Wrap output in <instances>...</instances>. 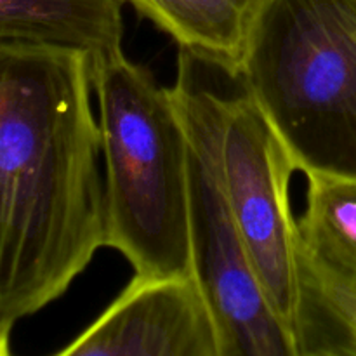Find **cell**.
<instances>
[{"mask_svg":"<svg viewBox=\"0 0 356 356\" xmlns=\"http://www.w3.org/2000/svg\"><path fill=\"white\" fill-rule=\"evenodd\" d=\"M92 58L0 40V325L61 298L104 247Z\"/></svg>","mask_w":356,"mask_h":356,"instance_id":"6da1fadb","label":"cell"},{"mask_svg":"<svg viewBox=\"0 0 356 356\" xmlns=\"http://www.w3.org/2000/svg\"><path fill=\"white\" fill-rule=\"evenodd\" d=\"M104 163V247L138 277L191 275L188 132L172 87L124 49L92 59Z\"/></svg>","mask_w":356,"mask_h":356,"instance_id":"7a4b0ae2","label":"cell"},{"mask_svg":"<svg viewBox=\"0 0 356 356\" xmlns=\"http://www.w3.org/2000/svg\"><path fill=\"white\" fill-rule=\"evenodd\" d=\"M238 72L296 169L356 179V0H263Z\"/></svg>","mask_w":356,"mask_h":356,"instance_id":"3957f363","label":"cell"},{"mask_svg":"<svg viewBox=\"0 0 356 356\" xmlns=\"http://www.w3.org/2000/svg\"><path fill=\"white\" fill-rule=\"evenodd\" d=\"M238 79L236 66L179 49L172 90L188 132L191 275L214 316L219 356H298L257 278L222 183V117Z\"/></svg>","mask_w":356,"mask_h":356,"instance_id":"277c9868","label":"cell"},{"mask_svg":"<svg viewBox=\"0 0 356 356\" xmlns=\"http://www.w3.org/2000/svg\"><path fill=\"white\" fill-rule=\"evenodd\" d=\"M294 170V160L240 75L222 117V183L264 294L292 337L299 249L298 219L289 198Z\"/></svg>","mask_w":356,"mask_h":356,"instance_id":"5b68a950","label":"cell"},{"mask_svg":"<svg viewBox=\"0 0 356 356\" xmlns=\"http://www.w3.org/2000/svg\"><path fill=\"white\" fill-rule=\"evenodd\" d=\"M59 356H219L211 308L193 275L138 277Z\"/></svg>","mask_w":356,"mask_h":356,"instance_id":"8992f818","label":"cell"},{"mask_svg":"<svg viewBox=\"0 0 356 356\" xmlns=\"http://www.w3.org/2000/svg\"><path fill=\"white\" fill-rule=\"evenodd\" d=\"M124 0H0V40L33 42L87 52L120 51Z\"/></svg>","mask_w":356,"mask_h":356,"instance_id":"52a82bcc","label":"cell"},{"mask_svg":"<svg viewBox=\"0 0 356 356\" xmlns=\"http://www.w3.org/2000/svg\"><path fill=\"white\" fill-rule=\"evenodd\" d=\"M298 356H356V278L298 249Z\"/></svg>","mask_w":356,"mask_h":356,"instance_id":"ba28073f","label":"cell"},{"mask_svg":"<svg viewBox=\"0 0 356 356\" xmlns=\"http://www.w3.org/2000/svg\"><path fill=\"white\" fill-rule=\"evenodd\" d=\"M179 49L238 68L263 0H124Z\"/></svg>","mask_w":356,"mask_h":356,"instance_id":"9c48e42d","label":"cell"},{"mask_svg":"<svg viewBox=\"0 0 356 356\" xmlns=\"http://www.w3.org/2000/svg\"><path fill=\"white\" fill-rule=\"evenodd\" d=\"M299 243L320 263L356 278V179L313 174Z\"/></svg>","mask_w":356,"mask_h":356,"instance_id":"30bf717a","label":"cell"}]
</instances>
